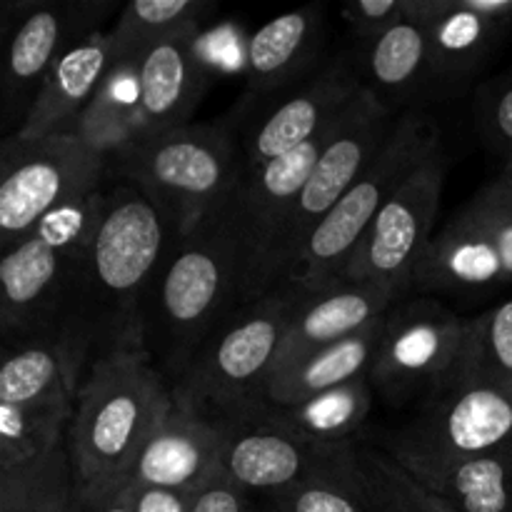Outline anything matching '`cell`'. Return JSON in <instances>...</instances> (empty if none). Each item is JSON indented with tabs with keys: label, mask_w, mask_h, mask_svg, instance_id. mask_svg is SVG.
<instances>
[{
	"label": "cell",
	"mask_w": 512,
	"mask_h": 512,
	"mask_svg": "<svg viewBox=\"0 0 512 512\" xmlns=\"http://www.w3.org/2000/svg\"><path fill=\"white\" fill-rule=\"evenodd\" d=\"M180 238L155 200L113 178L98 225L75 258L63 325L88 335L98 355L120 345H143V303Z\"/></svg>",
	"instance_id": "cell-1"
},
{
	"label": "cell",
	"mask_w": 512,
	"mask_h": 512,
	"mask_svg": "<svg viewBox=\"0 0 512 512\" xmlns=\"http://www.w3.org/2000/svg\"><path fill=\"white\" fill-rule=\"evenodd\" d=\"M250 303L248 273L228 208L185 233L143 303V345L170 385L203 345Z\"/></svg>",
	"instance_id": "cell-2"
},
{
	"label": "cell",
	"mask_w": 512,
	"mask_h": 512,
	"mask_svg": "<svg viewBox=\"0 0 512 512\" xmlns=\"http://www.w3.org/2000/svg\"><path fill=\"white\" fill-rule=\"evenodd\" d=\"M173 408V385L143 345L95 355L65 438L75 485L125 483L143 445Z\"/></svg>",
	"instance_id": "cell-3"
},
{
	"label": "cell",
	"mask_w": 512,
	"mask_h": 512,
	"mask_svg": "<svg viewBox=\"0 0 512 512\" xmlns=\"http://www.w3.org/2000/svg\"><path fill=\"white\" fill-rule=\"evenodd\" d=\"M305 290L293 280L240 308L173 385L175 403L220 428L248 415L263 400L280 345Z\"/></svg>",
	"instance_id": "cell-4"
},
{
	"label": "cell",
	"mask_w": 512,
	"mask_h": 512,
	"mask_svg": "<svg viewBox=\"0 0 512 512\" xmlns=\"http://www.w3.org/2000/svg\"><path fill=\"white\" fill-rule=\"evenodd\" d=\"M243 175L245 160L223 125H183L138 140L113 160V178L155 200L180 235L220 213Z\"/></svg>",
	"instance_id": "cell-5"
},
{
	"label": "cell",
	"mask_w": 512,
	"mask_h": 512,
	"mask_svg": "<svg viewBox=\"0 0 512 512\" xmlns=\"http://www.w3.org/2000/svg\"><path fill=\"white\" fill-rule=\"evenodd\" d=\"M440 148H443V135L433 115L420 108L400 113L388 140L370 160L365 173L310 235L288 280L305 290H320L340 283L350 258L380 210L403 188L405 180Z\"/></svg>",
	"instance_id": "cell-6"
},
{
	"label": "cell",
	"mask_w": 512,
	"mask_h": 512,
	"mask_svg": "<svg viewBox=\"0 0 512 512\" xmlns=\"http://www.w3.org/2000/svg\"><path fill=\"white\" fill-rule=\"evenodd\" d=\"M110 183L55 208L30 230L28 238L3 250L0 320L5 345L63 325L70 273L98 225Z\"/></svg>",
	"instance_id": "cell-7"
},
{
	"label": "cell",
	"mask_w": 512,
	"mask_h": 512,
	"mask_svg": "<svg viewBox=\"0 0 512 512\" xmlns=\"http://www.w3.org/2000/svg\"><path fill=\"white\" fill-rule=\"evenodd\" d=\"M470 318L433 295L408 293L385 313L370 385L393 408H418L463 375Z\"/></svg>",
	"instance_id": "cell-8"
},
{
	"label": "cell",
	"mask_w": 512,
	"mask_h": 512,
	"mask_svg": "<svg viewBox=\"0 0 512 512\" xmlns=\"http://www.w3.org/2000/svg\"><path fill=\"white\" fill-rule=\"evenodd\" d=\"M110 180L113 160L73 133L38 140L5 138L0 153V248L18 245L45 215L103 190Z\"/></svg>",
	"instance_id": "cell-9"
},
{
	"label": "cell",
	"mask_w": 512,
	"mask_h": 512,
	"mask_svg": "<svg viewBox=\"0 0 512 512\" xmlns=\"http://www.w3.org/2000/svg\"><path fill=\"white\" fill-rule=\"evenodd\" d=\"M512 445V388L458 378L410 413L385 440L405 468L465 463Z\"/></svg>",
	"instance_id": "cell-10"
},
{
	"label": "cell",
	"mask_w": 512,
	"mask_h": 512,
	"mask_svg": "<svg viewBox=\"0 0 512 512\" xmlns=\"http://www.w3.org/2000/svg\"><path fill=\"white\" fill-rule=\"evenodd\" d=\"M500 285H512V183L503 173L433 235L413 293L478 295Z\"/></svg>",
	"instance_id": "cell-11"
},
{
	"label": "cell",
	"mask_w": 512,
	"mask_h": 512,
	"mask_svg": "<svg viewBox=\"0 0 512 512\" xmlns=\"http://www.w3.org/2000/svg\"><path fill=\"white\" fill-rule=\"evenodd\" d=\"M320 143L323 138L260 168H245L238 190L225 205L243 250L250 303L263 298L285 280V235L305 180L318 158Z\"/></svg>",
	"instance_id": "cell-12"
},
{
	"label": "cell",
	"mask_w": 512,
	"mask_h": 512,
	"mask_svg": "<svg viewBox=\"0 0 512 512\" xmlns=\"http://www.w3.org/2000/svg\"><path fill=\"white\" fill-rule=\"evenodd\" d=\"M445 170L448 158L440 148L380 210L350 258L340 283H370L393 288L403 295L413 293L418 265L433 240V225L438 220L445 188Z\"/></svg>",
	"instance_id": "cell-13"
},
{
	"label": "cell",
	"mask_w": 512,
	"mask_h": 512,
	"mask_svg": "<svg viewBox=\"0 0 512 512\" xmlns=\"http://www.w3.org/2000/svg\"><path fill=\"white\" fill-rule=\"evenodd\" d=\"M395 120H398V115L385 108L383 103H378L363 88V93L353 100V105L323 135L318 158H315L313 170L305 180L293 220L288 225V235H285V280L298 263L300 253L308 245L315 228L343 200V195L353 188L355 180L365 173L375 153L383 148Z\"/></svg>",
	"instance_id": "cell-14"
},
{
	"label": "cell",
	"mask_w": 512,
	"mask_h": 512,
	"mask_svg": "<svg viewBox=\"0 0 512 512\" xmlns=\"http://www.w3.org/2000/svg\"><path fill=\"white\" fill-rule=\"evenodd\" d=\"M225 445L220 470L253 498H275L310 475L328 470L345 458V448L305 443L263 423L223 425ZM355 445V443H353Z\"/></svg>",
	"instance_id": "cell-15"
},
{
	"label": "cell",
	"mask_w": 512,
	"mask_h": 512,
	"mask_svg": "<svg viewBox=\"0 0 512 512\" xmlns=\"http://www.w3.org/2000/svg\"><path fill=\"white\" fill-rule=\"evenodd\" d=\"M360 93L363 85L350 60L328 65L313 83L258 120L245 143V168H260L323 138Z\"/></svg>",
	"instance_id": "cell-16"
},
{
	"label": "cell",
	"mask_w": 512,
	"mask_h": 512,
	"mask_svg": "<svg viewBox=\"0 0 512 512\" xmlns=\"http://www.w3.org/2000/svg\"><path fill=\"white\" fill-rule=\"evenodd\" d=\"M108 3H58L40 5L18 20L5 50V100L33 105L40 85L53 65L88 35L98 33L103 15L110 13ZM28 113V110H25Z\"/></svg>",
	"instance_id": "cell-17"
},
{
	"label": "cell",
	"mask_w": 512,
	"mask_h": 512,
	"mask_svg": "<svg viewBox=\"0 0 512 512\" xmlns=\"http://www.w3.org/2000/svg\"><path fill=\"white\" fill-rule=\"evenodd\" d=\"M95 355L93 340L70 325L8 343L0 368V403L75 400Z\"/></svg>",
	"instance_id": "cell-18"
},
{
	"label": "cell",
	"mask_w": 512,
	"mask_h": 512,
	"mask_svg": "<svg viewBox=\"0 0 512 512\" xmlns=\"http://www.w3.org/2000/svg\"><path fill=\"white\" fill-rule=\"evenodd\" d=\"M223 445L225 430L218 423L175 403L135 458L128 483L193 493L220 470Z\"/></svg>",
	"instance_id": "cell-19"
},
{
	"label": "cell",
	"mask_w": 512,
	"mask_h": 512,
	"mask_svg": "<svg viewBox=\"0 0 512 512\" xmlns=\"http://www.w3.org/2000/svg\"><path fill=\"white\" fill-rule=\"evenodd\" d=\"M400 298H403V293L393 288L348 283V280L320 290H305L303 300L293 315V323H290L283 345H280L273 375L290 368L315 350L328 348V345L340 343V340L375 325L385 318V313Z\"/></svg>",
	"instance_id": "cell-20"
},
{
	"label": "cell",
	"mask_w": 512,
	"mask_h": 512,
	"mask_svg": "<svg viewBox=\"0 0 512 512\" xmlns=\"http://www.w3.org/2000/svg\"><path fill=\"white\" fill-rule=\"evenodd\" d=\"M198 35L200 28L188 30L150 45L138 55V140L190 125V118L208 88V70L198 55Z\"/></svg>",
	"instance_id": "cell-21"
},
{
	"label": "cell",
	"mask_w": 512,
	"mask_h": 512,
	"mask_svg": "<svg viewBox=\"0 0 512 512\" xmlns=\"http://www.w3.org/2000/svg\"><path fill=\"white\" fill-rule=\"evenodd\" d=\"M410 18L428 30L433 90H458L475 78L508 38L470 0H410Z\"/></svg>",
	"instance_id": "cell-22"
},
{
	"label": "cell",
	"mask_w": 512,
	"mask_h": 512,
	"mask_svg": "<svg viewBox=\"0 0 512 512\" xmlns=\"http://www.w3.org/2000/svg\"><path fill=\"white\" fill-rule=\"evenodd\" d=\"M113 60L115 40L110 28L75 43L43 80L13 138L38 140L68 130L93 103Z\"/></svg>",
	"instance_id": "cell-23"
},
{
	"label": "cell",
	"mask_w": 512,
	"mask_h": 512,
	"mask_svg": "<svg viewBox=\"0 0 512 512\" xmlns=\"http://www.w3.org/2000/svg\"><path fill=\"white\" fill-rule=\"evenodd\" d=\"M373 400L375 390L370 385V378H360L340 385V388L293 400V403L260 400L248 415L235 423L250 420V423H263L283 430L305 443L323 445V448H345V445L360 443V430L368 423Z\"/></svg>",
	"instance_id": "cell-24"
},
{
	"label": "cell",
	"mask_w": 512,
	"mask_h": 512,
	"mask_svg": "<svg viewBox=\"0 0 512 512\" xmlns=\"http://www.w3.org/2000/svg\"><path fill=\"white\" fill-rule=\"evenodd\" d=\"M350 63L360 85L395 115L410 110V100L433 88L428 30L420 20H400L385 33L360 40Z\"/></svg>",
	"instance_id": "cell-25"
},
{
	"label": "cell",
	"mask_w": 512,
	"mask_h": 512,
	"mask_svg": "<svg viewBox=\"0 0 512 512\" xmlns=\"http://www.w3.org/2000/svg\"><path fill=\"white\" fill-rule=\"evenodd\" d=\"M323 25V10L305 5L255 30L245 45L250 93L265 95L288 85L318 53Z\"/></svg>",
	"instance_id": "cell-26"
},
{
	"label": "cell",
	"mask_w": 512,
	"mask_h": 512,
	"mask_svg": "<svg viewBox=\"0 0 512 512\" xmlns=\"http://www.w3.org/2000/svg\"><path fill=\"white\" fill-rule=\"evenodd\" d=\"M380 330L383 320H378L370 328L340 340V343L320 348L315 353L305 355L290 368L280 370L268 380L263 400L270 403H293L308 395L323 393V390L340 388L353 380L368 378L373 368L375 350H378Z\"/></svg>",
	"instance_id": "cell-27"
},
{
	"label": "cell",
	"mask_w": 512,
	"mask_h": 512,
	"mask_svg": "<svg viewBox=\"0 0 512 512\" xmlns=\"http://www.w3.org/2000/svg\"><path fill=\"white\" fill-rule=\"evenodd\" d=\"M63 133L78 135L110 160L138 143L140 138V88L138 58L115 53L113 65L93 103Z\"/></svg>",
	"instance_id": "cell-28"
},
{
	"label": "cell",
	"mask_w": 512,
	"mask_h": 512,
	"mask_svg": "<svg viewBox=\"0 0 512 512\" xmlns=\"http://www.w3.org/2000/svg\"><path fill=\"white\" fill-rule=\"evenodd\" d=\"M455 512H512V445L440 468H408Z\"/></svg>",
	"instance_id": "cell-29"
},
{
	"label": "cell",
	"mask_w": 512,
	"mask_h": 512,
	"mask_svg": "<svg viewBox=\"0 0 512 512\" xmlns=\"http://www.w3.org/2000/svg\"><path fill=\"white\" fill-rule=\"evenodd\" d=\"M353 475L373 512H455L385 448L355 443Z\"/></svg>",
	"instance_id": "cell-30"
},
{
	"label": "cell",
	"mask_w": 512,
	"mask_h": 512,
	"mask_svg": "<svg viewBox=\"0 0 512 512\" xmlns=\"http://www.w3.org/2000/svg\"><path fill=\"white\" fill-rule=\"evenodd\" d=\"M75 400L0 403V470L53 453L68 438Z\"/></svg>",
	"instance_id": "cell-31"
},
{
	"label": "cell",
	"mask_w": 512,
	"mask_h": 512,
	"mask_svg": "<svg viewBox=\"0 0 512 512\" xmlns=\"http://www.w3.org/2000/svg\"><path fill=\"white\" fill-rule=\"evenodd\" d=\"M75 473L68 445L25 465L0 470V512H70Z\"/></svg>",
	"instance_id": "cell-32"
},
{
	"label": "cell",
	"mask_w": 512,
	"mask_h": 512,
	"mask_svg": "<svg viewBox=\"0 0 512 512\" xmlns=\"http://www.w3.org/2000/svg\"><path fill=\"white\" fill-rule=\"evenodd\" d=\"M213 3L205 0H133L110 28L115 53L138 58L145 48L203 25Z\"/></svg>",
	"instance_id": "cell-33"
},
{
	"label": "cell",
	"mask_w": 512,
	"mask_h": 512,
	"mask_svg": "<svg viewBox=\"0 0 512 512\" xmlns=\"http://www.w3.org/2000/svg\"><path fill=\"white\" fill-rule=\"evenodd\" d=\"M460 378L512 388V298L470 318L468 353Z\"/></svg>",
	"instance_id": "cell-34"
},
{
	"label": "cell",
	"mask_w": 512,
	"mask_h": 512,
	"mask_svg": "<svg viewBox=\"0 0 512 512\" xmlns=\"http://www.w3.org/2000/svg\"><path fill=\"white\" fill-rule=\"evenodd\" d=\"M353 445L338 465L310 475L295 488L265 498L278 512H373L353 475Z\"/></svg>",
	"instance_id": "cell-35"
},
{
	"label": "cell",
	"mask_w": 512,
	"mask_h": 512,
	"mask_svg": "<svg viewBox=\"0 0 512 512\" xmlns=\"http://www.w3.org/2000/svg\"><path fill=\"white\" fill-rule=\"evenodd\" d=\"M475 128L483 143L505 160L512 158V68L485 80L473 98Z\"/></svg>",
	"instance_id": "cell-36"
},
{
	"label": "cell",
	"mask_w": 512,
	"mask_h": 512,
	"mask_svg": "<svg viewBox=\"0 0 512 512\" xmlns=\"http://www.w3.org/2000/svg\"><path fill=\"white\" fill-rule=\"evenodd\" d=\"M355 43L375 38L410 18V0H353L340 10Z\"/></svg>",
	"instance_id": "cell-37"
},
{
	"label": "cell",
	"mask_w": 512,
	"mask_h": 512,
	"mask_svg": "<svg viewBox=\"0 0 512 512\" xmlns=\"http://www.w3.org/2000/svg\"><path fill=\"white\" fill-rule=\"evenodd\" d=\"M253 500V495L245 493L223 470H218L213 478L190 493V512H258Z\"/></svg>",
	"instance_id": "cell-38"
},
{
	"label": "cell",
	"mask_w": 512,
	"mask_h": 512,
	"mask_svg": "<svg viewBox=\"0 0 512 512\" xmlns=\"http://www.w3.org/2000/svg\"><path fill=\"white\" fill-rule=\"evenodd\" d=\"M70 512H135L133 485H75Z\"/></svg>",
	"instance_id": "cell-39"
},
{
	"label": "cell",
	"mask_w": 512,
	"mask_h": 512,
	"mask_svg": "<svg viewBox=\"0 0 512 512\" xmlns=\"http://www.w3.org/2000/svg\"><path fill=\"white\" fill-rule=\"evenodd\" d=\"M133 510L135 512H190V493L160 488H135L133 485Z\"/></svg>",
	"instance_id": "cell-40"
},
{
	"label": "cell",
	"mask_w": 512,
	"mask_h": 512,
	"mask_svg": "<svg viewBox=\"0 0 512 512\" xmlns=\"http://www.w3.org/2000/svg\"><path fill=\"white\" fill-rule=\"evenodd\" d=\"M470 3L478 13L488 15L500 28L508 30V35L512 33V0H470Z\"/></svg>",
	"instance_id": "cell-41"
},
{
	"label": "cell",
	"mask_w": 512,
	"mask_h": 512,
	"mask_svg": "<svg viewBox=\"0 0 512 512\" xmlns=\"http://www.w3.org/2000/svg\"><path fill=\"white\" fill-rule=\"evenodd\" d=\"M503 175H505V178H508V180H510V183H512V158H510V160H505V168H503Z\"/></svg>",
	"instance_id": "cell-42"
},
{
	"label": "cell",
	"mask_w": 512,
	"mask_h": 512,
	"mask_svg": "<svg viewBox=\"0 0 512 512\" xmlns=\"http://www.w3.org/2000/svg\"><path fill=\"white\" fill-rule=\"evenodd\" d=\"M258 512H278V510H275V508H273V505H270V503H268V500H265V508H263V510H260V508H258Z\"/></svg>",
	"instance_id": "cell-43"
}]
</instances>
